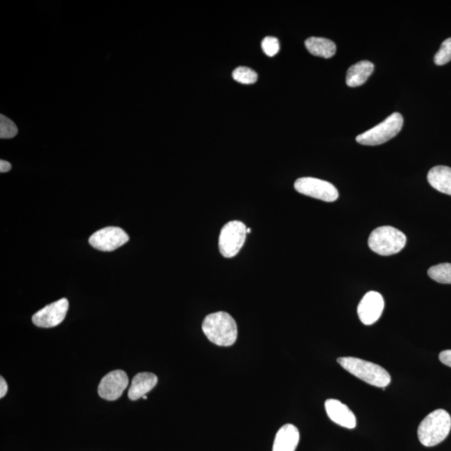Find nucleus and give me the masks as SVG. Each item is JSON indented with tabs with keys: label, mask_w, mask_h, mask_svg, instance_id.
Instances as JSON below:
<instances>
[{
	"label": "nucleus",
	"mask_w": 451,
	"mask_h": 451,
	"mask_svg": "<svg viewBox=\"0 0 451 451\" xmlns=\"http://www.w3.org/2000/svg\"><path fill=\"white\" fill-rule=\"evenodd\" d=\"M203 331L216 346H231L237 339V326L235 318L226 312H216L205 318Z\"/></svg>",
	"instance_id": "nucleus-1"
},
{
	"label": "nucleus",
	"mask_w": 451,
	"mask_h": 451,
	"mask_svg": "<svg viewBox=\"0 0 451 451\" xmlns=\"http://www.w3.org/2000/svg\"><path fill=\"white\" fill-rule=\"evenodd\" d=\"M338 363L351 375L373 386L384 389L391 384V375L378 364L355 357H343L338 359Z\"/></svg>",
	"instance_id": "nucleus-2"
},
{
	"label": "nucleus",
	"mask_w": 451,
	"mask_h": 451,
	"mask_svg": "<svg viewBox=\"0 0 451 451\" xmlns=\"http://www.w3.org/2000/svg\"><path fill=\"white\" fill-rule=\"evenodd\" d=\"M451 429V417L445 409H439L426 416L418 428V438L426 447L444 441Z\"/></svg>",
	"instance_id": "nucleus-3"
},
{
	"label": "nucleus",
	"mask_w": 451,
	"mask_h": 451,
	"mask_svg": "<svg viewBox=\"0 0 451 451\" xmlns=\"http://www.w3.org/2000/svg\"><path fill=\"white\" fill-rule=\"evenodd\" d=\"M407 237L403 232L389 226L376 228L373 231L368 246L373 252L381 256H391L400 253L405 248Z\"/></svg>",
	"instance_id": "nucleus-4"
},
{
	"label": "nucleus",
	"mask_w": 451,
	"mask_h": 451,
	"mask_svg": "<svg viewBox=\"0 0 451 451\" xmlns=\"http://www.w3.org/2000/svg\"><path fill=\"white\" fill-rule=\"evenodd\" d=\"M403 124V117L400 113H393L379 125L359 135L356 137V141L364 146L384 144L400 133Z\"/></svg>",
	"instance_id": "nucleus-5"
},
{
	"label": "nucleus",
	"mask_w": 451,
	"mask_h": 451,
	"mask_svg": "<svg viewBox=\"0 0 451 451\" xmlns=\"http://www.w3.org/2000/svg\"><path fill=\"white\" fill-rule=\"evenodd\" d=\"M247 227L239 221H232L221 229L219 250L224 257L232 258L240 252L247 237Z\"/></svg>",
	"instance_id": "nucleus-6"
},
{
	"label": "nucleus",
	"mask_w": 451,
	"mask_h": 451,
	"mask_svg": "<svg viewBox=\"0 0 451 451\" xmlns=\"http://www.w3.org/2000/svg\"><path fill=\"white\" fill-rule=\"evenodd\" d=\"M295 190L299 194L332 203L339 198V192L333 184L314 178H302L295 182Z\"/></svg>",
	"instance_id": "nucleus-7"
},
{
	"label": "nucleus",
	"mask_w": 451,
	"mask_h": 451,
	"mask_svg": "<svg viewBox=\"0 0 451 451\" xmlns=\"http://www.w3.org/2000/svg\"><path fill=\"white\" fill-rule=\"evenodd\" d=\"M129 236L120 228L108 227L90 236L89 243L100 251L112 252L129 241Z\"/></svg>",
	"instance_id": "nucleus-8"
},
{
	"label": "nucleus",
	"mask_w": 451,
	"mask_h": 451,
	"mask_svg": "<svg viewBox=\"0 0 451 451\" xmlns=\"http://www.w3.org/2000/svg\"><path fill=\"white\" fill-rule=\"evenodd\" d=\"M69 309V302L67 298L51 303L44 309L37 312L32 317L34 325L40 327H53L59 325L64 321Z\"/></svg>",
	"instance_id": "nucleus-9"
},
{
	"label": "nucleus",
	"mask_w": 451,
	"mask_h": 451,
	"mask_svg": "<svg viewBox=\"0 0 451 451\" xmlns=\"http://www.w3.org/2000/svg\"><path fill=\"white\" fill-rule=\"evenodd\" d=\"M128 384L129 379L126 372L122 371L110 372L101 380L98 387V393L105 400H117L128 387Z\"/></svg>",
	"instance_id": "nucleus-10"
},
{
	"label": "nucleus",
	"mask_w": 451,
	"mask_h": 451,
	"mask_svg": "<svg viewBox=\"0 0 451 451\" xmlns=\"http://www.w3.org/2000/svg\"><path fill=\"white\" fill-rule=\"evenodd\" d=\"M384 301L382 295L371 291L364 295L358 306V315L364 325H372L379 321L382 315Z\"/></svg>",
	"instance_id": "nucleus-11"
},
{
	"label": "nucleus",
	"mask_w": 451,
	"mask_h": 451,
	"mask_svg": "<svg viewBox=\"0 0 451 451\" xmlns=\"http://www.w3.org/2000/svg\"><path fill=\"white\" fill-rule=\"evenodd\" d=\"M325 409L330 419L342 427L354 429L356 426V417L346 405L338 400L330 399L325 402Z\"/></svg>",
	"instance_id": "nucleus-12"
},
{
	"label": "nucleus",
	"mask_w": 451,
	"mask_h": 451,
	"mask_svg": "<svg viewBox=\"0 0 451 451\" xmlns=\"http://www.w3.org/2000/svg\"><path fill=\"white\" fill-rule=\"evenodd\" d=\"M300 439L296 426L287 424L277 432L273 451H295Z\"/></svg>",
	"instance_id": "nucleus-13"
},
{
	"label": "nucleus",
	"mask_w": 451,
	"mask_h": 451,
	"mask_svg": "<svg viewBox=\"0 0 451 451\" xmlns=\"http://www.w3.org/2000/svg\"><path fill=\"white\" fill-rule=\"evenodd\" d=\"M158 382V376L153 373H139L131 382L128 391L129 399L135 401L143 398L154 389Z\"/></svg>",
	"instance_id": "nucleus-14"
},
{
	"label": "nucleus",
	"mask_w": 451,
	"mask_h": 451,
	"mask_svg": "<svg viewBox=\"0 0 451 451\" xmlns=\"http://www.w3.org/2000/svg\"><path fill=\"white\" fill-rule=\"evenodd\" d=\"M375 65L371 61L363 60L348 69L346 83L350 87L362 85L374 72Z\"/></svg>",
	"instance_id": "nucleus-15"
},
{
	"label": "nucleus",
	"mask_w": 451,
	"mask_h": 451,
	"mask_svg": "<svg viewBox=\"0 0 451 451\" xmlns=\"http://www.w3.org/2000/svg\"><path fill=\"white\" fill-rule=\"evenodd\" d=\"M428 182L434 189L451 196V168L438 166L432 168L428 173Z\"/></svg>",
	"instance_id": "nucleus-16"
},
{
	"label": "nucleus",
	"mask_w": 451,
	"mask_h": 451,
	"mask_svg": "<svg viewBox=\"0 0 451 451\" xmlns=\"http://www.w3.org/2000/svg\"><path fill=\"white\" fill-rule=\"evenodd\" d=\"M307 50L312 55L330 59L336 53V44L333 41L321 37H310L305 41Z\"/></svg>",
	"instance_id": "nucleus-17"
},
{
	"label": "nucleus",
	"mask_w": 451,
	"mask_h": 451,
	"mask_svg": "<svg viewBox=\"0 0 451 451\" xmlns=\"http://www.w3.org/2000/svg\"><path fill=\"white\" fill-rule=\"evenodd\" d=\"M432 280L443 284H451V264H441L432 266L428 270Z\"/></svg>",
	"instance_id": "nucleus-18"
},
{
	"label": "nucleus",
	"mask_w": 451,
	"mask_h": 451,
	"mask_svg": "<svg viewBox=\"0 0 451 451\" xmlns=\"http://www.w3.org/2000/svg\"><path fill=\"white\" fill-rule=\"evenodd\" d=\"M233 79L241 84H254L257 80V74L248 67H239L232 73Z\"/></svg>",
	"instance_id": "nucleus-19"
},
{
	"label": "nucleus",
	"mask_w": 451,
	"mask_h": 451,
	"mask_svg": "<svg viewBox=\"0 0 451 451\" xmlns=\"http://www.w3.org/2000/svg\"><path fill=\"white\" fill-rule=\"evenodd\" d=\"M18 134V127L15 123L3 114L0 116V138H14Z\"/></svg>",
	"instance_id": "nucleus-20"
},
{
	"label": "nucleus",
	"mask_w": 451,
	"mask_h": 451,
	"mask_svg": "<svg viewBox=\"0 0 451 451\" xmlns=\"http://www.w3.org/2000/svg\"><path fill=\"white\" fill-rule=\"evenodd\" d=\"M434 63L437 65H444L451 60V38L447 39L442 43L440 50L434 56Z\"/></svg>",
	"instance_id": "nucleus-21"
},
{
	"label": "nucleus",
	"mask_w": 451,
	"mask_h": 451,
	"mask_svg": "<svg viewBox=\"0 0 451 451\" xmlns=\"http://www.w3.org/2000/svg\"><path fill=\"white\" fill-rule=\"evenodd\" d=\"M262 51L269 57L276 56L280 52V41L275 37L268 36L262 40Z\"/></svg>",
	"instance_id": "nucleus-22"
},
{
	"label": "nucleus",
	"mask_w": 451,
	"mask_h": 451,
	"mask_svg": "<svg viewBox=\"0 0 451 451\" xmlns=\"http://www.w3.org/2000/svg\"><path fill=\"white\" fill-rule=\"evenodd\" d=\"M439 358L442 364L451 368V350L442 351Z\"/></svg>",
	"instance_id": "nucleus-23"
},
{
	"label": "nucleus",
	"mask_w": 451,
	"mask_h": 451,
	"mask_svg": "<svg viewBox=\"0 0 451 451\" xmlns=\"http://www.w3.org/2000/svg\"><path fill=\"white\" fill-rule=\"evenodd\" d=\"M8 392V384L5 379L1 377L0 378V398H3L6 395Z\"/></svg>",
	"instance_id": "nucleus-24"
},
{
	"label": "nucleus",
	"mask_w": 451,
	"mask_h": 451,
	"mask_svg": "<svg viewBox=\"0 0 451 451\" xmlns=\"http://www.w3.org/2000/svg\"><path fill=\"white\" fill-rule=\"evenodd\" d=\"M11 168L12 166L9 162L5 161V160L0 161V171H1V173H6V172L10 171Z\"/></svg>",
	"instance_id": "nucleus-25"
},
{
	"label": "nucleus",
	"mask_w": 451,
	"mask_h": 451,
	"mask_svg": "<svg viewBox=\"0 0 451 451\" xmlns=\"http://www.w3.org/2000/svg\"><path fill=\"white\" fill-rule=\"evenodd\" d=\"M247 232H248V233L251 232V229H250V228H247Z\"/></svg>",
	"instance_id": "nucleus-26"
},
{
	"label": "nucleus",
	"mask_w": 451,
	"mask_h": 451,
	"mask_svg": "<svg viewBox=\"0 0 451 451\" xmlns=\"http://www.w3.org/2000/svg\"><path fill=\"white\" fill-rule=\"evenodd\" d=\"M143 399L147 400V396L146 395L143 396Z\"/></svg>",
	"instance_id": "nucleus-27"
}]
</instances>
